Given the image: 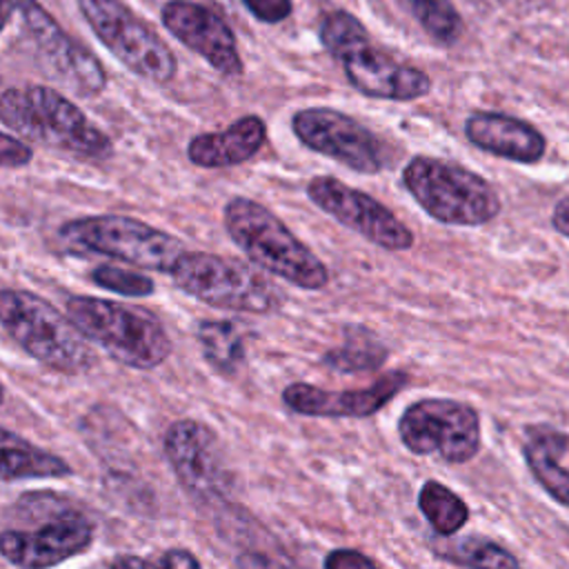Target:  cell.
Wrapping results in <instances>:
<instances>
[{
	"instance_id": "cell-12",
	"label": "cell",
	"mask_w": 569,
	"mask_h": 569,
	"mask_svg": "<svg viewBox=\"0 0 569 569\" xmlns=\"http://www.w3.org/2000/svg\"><path fill=\"white\" fill-rule=\"evenodd\" d=\"M16 13H20L36 60L49 78L82 98L104 91L107 71L102 62L84 44L73 40L42 4L24 0Z\"/></svg>"
},
{
	"instance_id": "cell-29",
	"label": "cell",
	"mask_w": 569,
	"mask_h": 569,
	"mask_svg": "<svg viewBox=\"0 0 569 569\" xmlns=\"http://www.w3.org/2000/svg\"><path fill=\"white\" fill-rule=\"evenodd\" d=\"M244 9L264 24H278L284 22L293 13L291 0H240Z\"/></svg>"
},
{
	"instance_id": "cell-2",
	"label": "cell",
	"mask_w": 569,
	"mask_h": 569,
	"mask_svg": "<svg viewBox=\"0 0 569 569\" xmlns=\"http://www.w3.org/2000/svg\"><path fill=\"white\" fill-rule=\"evenodd\" d=\"M7 516L22 525H4L0 551L20 569H49L84 553L93 542V522L62 496L27 493L11 505Z\"/></svg>"
},
{
	"instance_id": "cell-20",
	"label": "cell",
	"mask_w": 569,
	"mask_h": 569,
	"mask_svg": "<svg viewBox=\"0 0 569 569\" xmlns=\"http://www.w3.org/2000/svg\"><path fill=\"white\" fill-rule=\"evenodd\" d=\"M565 447L567 438L542 429L529 438V442L522 447V456L538 485L556 502L569 507V469H565L558 460Z\"/></svg>"
},
{
	"instance_id": "cell-25",
	"label": "cell",
	"mask_w": 569,
	"mask_h": 569,
	"mask_svg": "<svg viewBox=\"0 0 569 569\" xmlns=\"http://www.w3.org/2000/svg\"><path fill=\"white\" fill-rule=\"evenodd\" d=\"M436 551L449 562L469 569H520L518 558L509 549L482 536L456 538L451 542H445Z\"/></svg>"
},
{
	"instance_id": "cell-1",
	"label": "cell",
	"mask_w": 569,
	"mask_h": 569,
	"mask_svg": "<svg viewBox=\"0 0 569 569\" xmlns=\"http://www.w3.org/2000/svg\"><path fill=\"white\" fill-rule=\"evenodd\" d=\"M318 38L342 64L349 84L367 98L411 102L431 91L427 71L373 44L365 24L345 9L329 11L322 18Z\"/></svg>"
},
{
	"instance_id": "cell-4",
	"label": "cell",
	"mask_w": 569,
	"mask_h": 569,
	"mask_svg": "<svg viewBox=\"0 0 569 569\" xmlns=\"http://www.w3.org/2000/svg\"><path fill=\"white\" fill-rule=\"evenodd\" d=\"M222 224L236 247L267 273L298 289L327 287L325 262L264 204L233 196L222 209Z\"/></svg>"
},
{
	"instance_id": "cell-22",
	"label": "cell",
	"mask_w": 569,
	"mask_h": 569,
	"mask_svg": "<svg viewBox=\"0 0 569 569\" xmlns=\"http://www.w3.org/2000/svg\"><path fill=\"white\" fill-rule=\"evenodd\" d=\"M202 356L211 369L233 376L244 362V338L229 320H200L196 327Z\"/></svg>"
},
{
	"instance_id": "cell-30",
	"label": "cell",
	"mask_w": 569,
	"mask_h": 569,
	"mask_svg": "<svg viewBox=\"0 0 569 569\" xmlns=\"http://www.w3.org/2000/svg\"><path fill=\"white\" fill-rule=\"evenodd\" d=\"M0 158L4 169H18L27 167L33 160V149L22 142L20 136H11L7 129L0 136Z\"/></svg>"
},
{
	"instance_id": "cell-28",
	"label": "cell",
	"mask_w": 569,
	"mask_h": 569,
	"mask_svg": "<svg viewBox=\"0 0 569 569\" xmlns=\"http://www.w3.org/2000/svg\"><path fill=\"white\" fill-rule=\"evenodd\" d=\"M109 569H202V565L191 551L173 547L156 556L120 553L111 560Z\"/></svg>"
},
{
	"instance_id": "cell-11",
	"label": "cell",
	"mask_w": 569,
	"mask_h": 569,
	"mask_svg": "<svg viewBox=\"0 0 569 569\" xmlns=\"http://www.w3.org/2000/svg\"><path fill=\"white\" fill-rule=\"evenodd\" d=\"M402 445L416 456H440L447 462H469L480 449L478 411L451 398H422L398 420Z\"/></svg>"
},
{
	"instance_id": "cell-26",
	"label": "cell",
	"mask_w": 569,
	"mask_h": 569,
	"mask_svg": "<svg viewBox=\"0 0 569 569\" xmlns=\"http://www.w3.org/2000/svg\"><path fill=\"white\" fill-rule=\"evenodd\" d=\"M387 358V349L365 329H351L347 342L322 356V362L340 373L378 369Z\"/></svg>"
},
{
	"instance_id": "cell-6",
	"label": "cell",
	"mask_w": 569,
	"mask_h": 569,
	"mask_svg": "<svg viewBox=\"0 0 569 569\" xmlns=\"http://www.w3.org/2000/svg\"><path fill=\"white\" fill-rule=\"evenodd\" d=\"M67 316L116 362L131 369H156L171 356V338L149 309L93 296H71Z\"/></svg>"
},
{
	"instance_id": "cell-13",
	"label": "cell",
	"mask_w": 569,
	"mask_h": 569,
	"mask_svg": "<svg viewBox=\"0 0 569 569\" xmlns=\"http://www.w3.org/2000/svg\"><path fill=\"white\" fill-rule=\"evenodd\" d=\"M298 142L358 173H380L387 162L382 140L356 118L331 107H305L291 116Z\"/></svg>"
},
{
	"instance_id": "cell-9",
	"label": "cell",
	"mask_w": 569,
	"mask_h": 569,
	"mask_svg": "<svg viewBox=\"0 0 569 569\" xmlns=\"http://www.w3.org/2000/svg\"><path fill=\"white\" fill-rule=\"evenodd\" d=\"M60 238L73 251L100 253L140 269L171 273L178 258L187 251L182 242L131 216H84L60 227Z\"/></svg>"
},
{
	"instance_id": "cell-18",
	"label": "cell",
	"mask_w": 569,
	"mask_h": 569,
	"mask_svg": "<svg viewBox=\"0 0 569 569\" xmlns=\"http://www.w3.org/2000/svg\"><path fill=\"white\" fill-rule=\"evenodd\" d=\"M465 138L480 151L502 160L536 164L547 151V138L531 122L498 113V111H473L465 120Z\"/></svg>"
},
{
	"instance_id": "cell-34",
	"label": "cell",
	"mask_w": 569,
	"mask_h": 569,
	"mask_svg": "<svg viewBox=\"0 0 569 569\" xmlns=\"http://www.w3.org/2000/svg\"><path fill=\"white\" fill-rule=\"evenodd\" d=\"M24 0H2V22L9 24L13 11H18V7L22 4Z\"/></svg>"
},
{
	"instance_id": "cell-7",
	"label": "cell",
	"mask_w": 569,
	"mask_h": 569,
	"mask_svg": "<svg viewBox=\"0 0 569 569\" xmlns=\"http://www.w3.org/2000/svg\"><path fill=\"white\" fill-rule=\"evenodd\" d=\"M402 184L433 220L480 227L500 213L496 189L476 171L433 156H413L402 167Z\"/></svg>"
},
{
	"instance_id": "cell-33",
	"label": "cell",
	"mask_w": 569,
	"mask_h": 569,
	"mask_svg": "<svg viewBox=\"0 0 569 569\" xmlns=\"http://www.w3.org/2000/svg\"><path fill=\"white\" fill-rule=\"evenodd\" d=\"M238 569H282L280 565H276L271 558L262 556V553H242L238 556Z\"/></svg>"
},
{
	"instance_id": "cell-23",
	"label": "cell",
	"mask_w": 569,
	"mask_h": 569,
	"mask_svg": "<svg viewBox=\"0 0 569 569\" xmlns=\"http://www.w3.org/2000/svg\"><path fill=\"white\" fill-rule=\"evenodd\" d=\"M418 507L438 536H453L469 520L467 502L438 480H427L418 493Z\"/></svg>"
},
{
	"instance_id": "cell-16",
	"label": "cell",
	"mask_w": 569,
	"mask_h": 569,
	"mask_svg": "<svg viewBox=\"0 0 569 569\" xmlns=\"http://www.w3.org/2000/svg\"><path fill=\"white\" fill-rule=\"evenodd\" d=\"M162 27L189 51L198 53L209 67L227 78L244 71L236 33L213 9L191 0H167L160 9Z\"/></svg>"
},
{
	"instance_id": "cell-21",
	"label": "cell",
	"mask_w": 569,
	"mask_h": 569,
	"mask_svg": "<svg viewBox=\"0 0 569 569\" xmlns=\"http://www.w3.org/2000/svg\"><path fill=\"white\" fill-rule=\"evenodd\" d=\"M71 473V467L60 456L40 449L24 440L22 436L2 429V480H22V478H64Z\"/></svg>"
},
{
	"instance_id": "cell-24",
	"label": "cell",
	"mask_w": 569,
	"mask_h": 569,
	"mask_svg": "<svg viewBox=\"0 0 569 569\" xmlns=\"http://www.w3.org/2000/svg\"><path fill=\"white\" fill-rule=\"evenodd\" d=\"M413 22L440 47H451L462 36V16L451 0H396Z\"/></svg>"
},
{
	"instance_id": "cell-10",
	"label": "cell",
	"mask_w": 569,
	"mask_h": 569,
	"mask_svg": "<svg viewBox=\"0 0 569 569\" xmlns=\"http://www.w3.org/2000/svg\"><path fill=\"white\" fill-rule=\"evenodd\" d=\"M76 4L102 47L133 76L156 84L173 80L171 49L122 0H76Z\"/></svg>"
},
{
	"instance_id": "cell-3",
	"label": "cell",
	"mask_w": 569,
	"mask_h": 569,
	"mask_svg": "<svg viewBox=\"0 0 569 569\" xmlns=\"http://www.w3.org/2000/svg\"><path fill=\"white\" fill-rule=\"evenodd\" d=\"M0 120L7 131L53 147L80 160L109 158L113 144L80 107L44 84H13L0 96Z\"/></svg>"
},
{
	"instance_id": "cell-31",
	"label": "cell",
	"mask_w": 569,
	"mask_h": 569,
	"mask_svg": "<svg viewBox=\"0 0 569 569\" xmlns=\"http://www.w3.org/2000/svg\"><path fill=\"white\" fill-rule=\"evenodd\" d=\"M322 569H378V565L362 551L333 549L327 553Z\"/></svg>"
},
{
	"instance_id": "cell-19",
	"label": "cell",
	"mask_w": 569,
	"mask_h": 569,
	"mask_svg": "<svg viewBox=\"0 0 569 569\" xmlns=\"http://www.w3.org/2000/svg\"><path fill=\"white\" fill-rule=\"evenodd\" d=\"M267 142V124L249 113L220 131H204L189 140L187 158L200 169H227L251 160Z\"/></svg>"
},
{
	"instance_id": "cell-15",
	"label": "cell",
	"mask_w": 569,
	"mask_h": 569,
	"mask_svg": "<svg viewBox=\"0 0 569 569\" xmlns=\"http://www.w3.org/2000/svg\"><path fill=\"white\" fill-rule=\"evenodd\" d=\"M307 196L327 216L387 251L413 247L411 229L391 209L333 176H313L307 182Z\"/></svg>"
},
{
	"instance_id": "cell-32",
	"label": "cell",
	"mask_w": 569,
	"mask_h": 569,
	"mask_svg": "<svg viewBox=\"0 0 569 569\" xmlns=\"http://www.w3.org/2000/svg\"><path fill=\"white\" fill-rule=\"evenodd\" d=\"M551 224H553V229H556L560 236L569 238V196L556 202L553 213H551Z\"/></svg>"
},
{
	"instance_id": "cell-27",
	"label": "cell",
	"mask_w": 569,
	"mask_h": 569,
	"mask_svg": "<svg viewBox=\"0 0 569 569\" xmlns=\"http://www.w3.org/2000/svg\"><path fill=\"white\" fill-rule=\"evenodd\" d=\"M89 280L107 291L120 293V296H151L156 284L149 276H142L138 271L131 269H122V267H113V264H98L96 269H91Z\"/></svg>"
},
{
	"instance_id": "cell-8",
	"label": "cell",
	"mask_w": 569,
	"mask_h": 569,
	"mask_svg": "<svg viewBox=\"0 0 569 569\" xmlns=\"http://www.w3.org/2000/svg\"><path fill=\"white\" fill-rule=\"evenodd\" d=\"M171 280L187 296L216 309L273 313L282 307L276 282L240 260L207 251H184L171 269Z\"/></svg>"
},
{
	"instance_id": "cell-5",
	"label": "cell",
	"mask_w": 569,
	"mask_h": 569,
	"mask_svg": "<svg viewBox=\"0 0 569 569\" xmlns=\"http://www.w3.org/2000/svg\"><path fill=\"white\" fill-rule=\"evenodd\" d=\"M0 322L18 347L53 371L76 376L98 365L91 340L38 293L2 289Z\"/></svg>"
},
{
	"instance_id": "cell-14",
	"label": "cell",
	"mask_w": 569,
	"mask_h": 569,
	"mask_svg": "<svg viewBox=\"0 0 569 569\" xmlns=\"http://www.w3.org/2000/svg\"><path fill=\"white\" fill-rule=\"evenodd\" d=\"M167 462L182 489L198 502H220L233 489L218 436L198 420L182 418L169 425L162 438Z\"/></svg>"
},
{
	"instance_id": "cell-17",
	"label": "cell",
	"mask_w": 569,
	"mask_h": 569,
	"mask_svg": "<svg viewBox=\"0 0 569 569\" xmlns=\"http://www.w3.org/2000/svg\"><path fill=\"white\" fill-rule=\"evenodd\" d=\"M407 385V373L389 371L365 389L327 391L309 382H291L282 389L289 411L320 418H367L378 413Z\"/></svg>"
}]
</instances>
